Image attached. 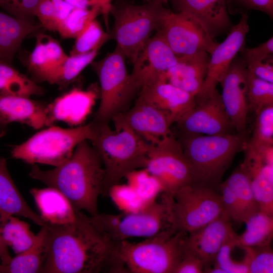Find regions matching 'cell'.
<instances>
[{
  "instance_id": "52a82bcc",
  "label": "cell",
  "mask_w": 273,
  "mask_h": 273,
  "mask_svg": "<svg viewBox=\"0 0 273 273\" xmlns=\"http://www.w3.org/2000/svg\"><path fill=\"white\" fill-rule=\"evenodd\" d=\"M91 217L114 243L132 238H149L175 230L169 197L163 193L160 200H156L138 211L118 214L99 213Z\"/></svg>"
},
{
  "instance_id": "4fadbf2b",
  "label": "cell",
  "mask_w": 273,
  "mask_h": 273,
  "mask_svg": "<svg viewBox=\"0 0 273 273\" xmlns=\"http://www.w3.org/2000/svg\"><path fill=\"white\" fill-rule=\"evenodd\" d=\"M248 20V14H242L239 22L233 26L225 39L218 43L210 55L206 76L200 92L195 97L196 104L216 89L237 54L245 47L249 30Z\"/></svg>"
},
{
  "instance_id": "7a4b0ae2",
  "label": "cell",
  "mask_w": 273,
  "mask_h": 273,
  "mask_svg": "<svg viewBox=\"0 0 273 273\" xmlns=\"http://www.w3.org/2000/svg\"><path fill=\"white\" fill-rule=\"evenodd\" d=\"M29 175L61 192L75 212L98 215V199L103 195L105 172L101 159L88 141L77 145L71 157L55 168L42 170L32 164Z\"/></svg>"
},
{
  "instance_id": "f35d334b",
  "label": "cell",
  "mask_w": 273,
  "mask_h": 273,
  "mask_svg": "<svg viewBox=\"0 0 273 273\" xmlns=\"http://www.w3.org/2000/svg\"><path fill=\"white\" fill-rule=\"evenodd\" d=\"M98 53V51H94L69 55L60 67L53 84L63 86L71 83L87 66L93 63Z\"/></svg>"
},
{
  "instance_id": "8992f818",
  "label": "cell",
  "mask_w": 273,
  "mask_h": 273,
  "mask_svg": "<svg viewBox=\"0 0 273 273\" xmlns=\"http://www.w3.org/2000/svg\"><path fill=\"white\" fill-rule=\"evenodd\" d=\"M167 8L158 2L134 5L124 0L112 3L110 11L114 19L109 32L118 48L132 63L156 30Z\"/></svg>"
},
{
  "instance_id": "836d02e7",
  "label": "cell",
  "mask_w": 273,
  "mask_h": 273,
  "mask_svg": "<svg viewBox=\"0 0 273 273\" xmlns=\"http://www.w3.org/2000/svg\"><path fill=\"white\" fill-rule=\"evenodd\" d=\"M101 14L98 6L88 9L73 8L59 24L57 31L63 38H75Z\"/></svg>"
},
{
  "instance_id": "8d00e7d4",
  "label": "cell",
  "mask_w": 273,
  "mask_h": 273,
  "mask_svg": "<svg viewBox=\"0 0 273 273\" xmlns=\"http://www.w3.org/2000/svg\"><path fill=\"white\" fill-rule=\"evenodd\" d=\"M125 177L127 185L146 205L156 200L157 195L163 193L159 182L144 168L132 171Z\"/></svg>"
},
{
  "instance_id": "ba28073f",
  "label": "cell",
  "mask_w": 273,
  "mask_h": 273,
  "mask_svg": "<svg viewBox=\"0 0 273 273\" xmlns=\"http://www.w3.org/2000/svg\"><path fill=\"white\" fill-rule=\"evenodd\" d=\"M92 133V122L69 128L51 125L14 146L11 155L31 165L40 163L57 167L71 157L78 144L89 141Z\"/></svg>"
},
{
  "instance_id": "44dd1931",
  "label": "cell",
  "mask_w": 273,
  "mask_h": 273,
  "mask_svg": "<svg viewBox=\"0 0 273 273\" xmlns=\"http://www.w3.org/2000/svg\"><path fill=\"white\" fill-rule=\"evenodd\" d=\"M97 86L86 90L74 88L48 105L47 126L57 121L81 125L90 112L99 94Z\"/></svg>"
},
{
  "instance_id": "484cf974",
  "label": "cell",
  "mask_w": 273,
  "mask_h": 273,
  "mask_svg": "<svg viewBox=\"0 0 273 273\" xmlns=\"http://www.w3.org/2000/svg\"><path fill=\"white\" fill-rule=\"evenodd\" d=\"M17 215L43 226L46 222L27 204L8 171L7 161L0 157V219L3 223L10 216Z\"/></svg>"
},
{
  "instance_id": "ac0fdd59",
  "label": "cell",
  "mask_w": 273,
  "mask_h": 273,
  "mask_svg": "<svg viewBox=\"0 0 273 273\" xmlns=\"http://www.w3.org/2000/svg\"><path fill=\"white\" fill-rule=\"evenodd\" d=\"M236 234L231 220L223 212L205 225L188 234L185 249L199 258L206 269L213 263L222 246Z\"/></svg>"
},
{
  "instance_id": "60d3db41",
  "label": "cell",
  "mask_w": 273,
  "mask_h": 273,
  "mask_svg": "<svg viewBox=\"0 0 273 273\" xmlns=\"http://www.w3.org/2000/svg\"><path fill=\"white\" fill-rule=\"evenodd\" d=\"M252 138L248 142L253 145H273V106L255 112Z\"/></svg>"
},
{
  "instance_id": "9c48e42d",
  "label": "cell",
  "mask_w": 273,
  "mask_h": 273,
  "mask_svg": "<svg viewBox=\"0 0 273 273\" xmlns=\"http://www.w3.org/2000/svg\"><path fill=\"white\" fill-rule=\"evenodd\" d=\"M126 57L116 47L93 66L98 77L100 102L93 121L109 123L119 113L128 109V105L139 89L127 72Z\"/></svg>"
},
{
  "instance_id": "74e56055",
  "label": "cell",
  "mask_w": 273,
  "mask_h": 273,
  "mask_svg": "<svg viewBox=\"0 0 273 273\" xmlns=\"http://www.w3.org/2000/svg\"><path fill=\"white\" fill-rule=\"evenodd\" d=\"M246 76L249 109L255 112L273 106V83L258 78L247 69Z\"/></svg>"
},
{
  "instance_id": "5b68a950",
  "label": "cell",
  "mask_w": 273,
  "mask_h": 273,
  "mask_svg": "<svg viewBox=\"0 0 273 273\" xmlns=\"http://www.w3.org/2000/svg\"><path fill=\"white\" fill-rule=\"evenodd\" d=\"M89 141L100 156L104 169L103 196L130 172L144 168L150 144L130 129L112 130L109 123L92 121Z\"/></svg>"
},
{
  "instance_id": "2e32d148",
  "label": "cell",
  "mask_w": 273,
  "mask_h": 273,
  "mask_svg": "<svg viewBox=\"0 0 273 273\" xmlns=\"http://www.w3.org/2000/svg\"><path fill=\"white\" fill-rule=\"evenodd\" d=\"M177 60L165 41L156 32L133 62L130 75L140 91L143 87L161 79Z\"/></svg>"
},
{
  "instance_id": "d6986e66",
  "label": "cell",
  "mask_w": 273,
  "mask_h": 273,
  "mask_svg": "<svg viewBox=\"0 0 273 273\" xmlns=\"http://www.w3.org/2000/svg\"><path fill=\"white\" fill-rule=\"evenodd\" d=\"M173 12L182 13L197 22L214 39L228 32L233 24L225 0H168Z\"/></svg>"
},
{
  "instance_id": "7c38bea8",
  "label": "cell",
  "mask_w": 273,
  "mask_h": 273,
  "mask_svg": "<svg viewBox=\"0 0 273 273\" xmlns=\"http://www.w3.org/2000/svg\"><path fill=\"white\" fill-rule=\"evenodd\" d=\"M156 31L177 58L203 52L210 55L218 43L195 20L167 8Z\"/></svg>"
},
{
  "instance_id": "ffe728a7",
  "label": "cell",
  "mask_w": 273,
  "mask_h": 273,
  "mask_svg": "<svg viewBox=\"0 0 273 273\" xmlns=\"http://www.w3.org/2000/svg\"><path fill=\"white\" fill-rule=\"evenodd\" d=\"M138 98L165 112L172 123L182 119L196 106L195 96L161 79L142 88Z\"/></svg>"
},
{
  "instance_id": "816d5d0a",
  "label": "cell",
  "mask_w": 273,
  "mask_h": 273,
  "mask_svg": "<svg viewBox=\"0 0 273 273\" xmlns=\"http://www.w3.org/2000/svg\"><path fill=\"white\" fill-rule=\"evenodd\" d=\"M73 8L88 9L98 6L96 0H64Z\"/></svg>"
},
{
  "instance_id": "8fae6325",
  "label": "cell",
  "mask_w": 273,
  "mask_h": 273,
  "mask_svg": "<svg viewBox=\"0 0 273 273\" xmlns=\"http://www.w3.org/2000/svg\"><path fill=\"white\" fill-rule=\"evenodd\" d=\"M144 169L159 182L162 193L169 196L192 183L181 145L173 134L150 144Z\"/></svg>"
},
{
  "instance_id": "5bb4252c",
  "label": "cell",
  "mask_w": 273,
  "mask_h": 273,
  "mask_svg": "<svg viewBox=\"0 0 273 273\" xmlns=\"http://www.w3.org/2000/svg\"><path fill=\"white\" fill-rule=\"evenodd\" d=\"M115 130L130 129L150 144L173 134V124L163 111L138 97L133 106L111 119Z\"/></svg>"
},
{
  "instance_id": "30bf717a",
  "label": "cell",
  "mask_w": 273,
  "mask_h": 273,
  "mask_svg": "<svg viewBox=\"0 0 273 273\" xmlns=\"http://www.w3.org/2000/svg\"><path fill=\"white\" fill-rule=\"evenodd\" d=\"M169 197L173 226L187 234L203 227L224 212L220 194L210 188L191 184Z\"/></svg>"
},
{
  "instance_id": "d590c367",
  "label": "cell",
  "mask_w": 273,
  "mask_h": 273,
  "mask_svg": "<svg viewBox=\"0 0 273 273\" xmlns=\"http://www.w3.org/2000/svg\"><path fill=\"white\" fill-rule=\"evenodd\" d=\"M75 39L69 55L99 51L111 38L109 32L105 31L101 24L95 19Z\"/></svg>"
},
{
  "instance_id": "1f68e13d",
  "label": "cell",
  "mask_w": 273,
  "mask_h": 273,
  "mask_svg": "<svg viewBox=\"0 0 273 273\" xmlns=\"http://www.w3.org/2000/svg\"><path fill=\"white\" fill-rule=\"evenodd\" d=\"M233 190L240 207L243 223L260 210L248 178L240 166L225 180Z\"/></svg>"
},
{
  "instance_id": "11a10c76",
  "label": "cell",
  "mask_w": 273,
  "mask_h": 273,
  "mask_svg": "<svg viewBox=\"0 0 273 273\" xmlns=\"http://www.w3.org/2000/svg\"><path fill=\"white\" fill-rule=\"evenodd\" d=\"M0 273H4V267L0 262Z\"/></svg>"
},
{
  "instance_id": "f1b7e54d",
  "label": "cell",
  "mask_w": 273,
  "mask_h": 273,
  "mask_svg": "<svg viewBox=\"0 0 273 273\" xmlns=\"http://www.w3.org/2000/svg\"><path fill=\"white\" fill-rule=\"evenodd\" d=\"M47 237V229L43 225L32 245L12 258L4 273H39L46 257Z\"/></svg>"
},
{
  "instance_id": "f6af8a7d",
  "label": "cell",
  "mask_w": 273,
  "mask_h": 273,
  "mask_svg": "<svg viewBox=\"0 0 273 273\" xmlns=\"http://www.w3.org/2000/svg\"><path fill=\"white\" fill-rule=\"evenodd\" d=\"M39 0H0V7L18 18L31 20Z\"/></svg>"
},
{
  "instance_id": "4316f807",
  "label": "cell",
  "mask_w": 273,
  "mask_h": 273,
  "mask_svg": "<svg viewBox=\"0 0 273 273\" xmlns=\"http://www.w3.org/2000/svg\"><path fill=\"white\" fill-rule=\"evenodd\" d=\"M30 193L45 222L62 224L75 219L76 212L67 198L58 190L49 187L32 188Z\"/></svg>"
},
{
  "instance_id": "f907efd6",
  "label": "cell",
  "mask_w": 273,
  "mask_h": 273,
  "mask_svg": "<svg viewBox=\"0 0 273 273\" xmlns=\"http://www.w3.org/2000/svg\"><path fill=\"white\" fill-rule=\"evenodd\" d=\"M12 257L9 252L8 246L2 236V223L0 219V262L4 267V273L5 268L9 263Z\"/></svg>"
},
{
  "instance_id": "7bdbcfd3",
  "label": "cell",
  "mask_w": 273,
  "mask_h": 273,
  "mask_svg": "<svg viewBox=\"0 0 273 273\" xmlns=\"http://www.w3.org/2000/svg\"><path fill=\"white\" fill-rule=\"evenodd\" d=\"M108 195H110L116 204L124 212L138 211L145 204L140 198L135 191L128 185H121L119 184L113 186L110 189Z\"/></svg>"
},
{
  "instance_id": "603a6c76",
  "label": "cell",
  "mask_w": 273,
  "mask_h": 273,
  "mask_svg": "<svg viewBox=\"0 0 273 273\" xmlns=\"http://www.w3.org/2000/svg\"><path fill=\"white\" fill-rule=\"evenodd\" d=\"M68 56L57 40L47 34L38 33L35 47L28 56L27 66L35 79L53 84Z\"/></svg>"
},
{
  "instance_id": "f5cc1de1",
  "label": "cell",
  "mask_w": 273,
  "mask_h": 273,
  "mask_svg": "<svg viewBox=\"0 0 273 273\" xmlns=\"http://www.w3.org/2000/svg\"><path fill=\"white\" fill-rule=\"evenodd\" d=\"M98 6L100 8L101 14L104 17L106 24L108 22V17L110 14V11L112 4V0H96Z\"/></svg>"
},
{
  "instance_id": "d4e9b609",
  "label": "cell",
  "mask_w": 273,
  "mask_h": 273,
  "mask_svg": "<svg viewBox=\"0 0 273 273\" xmlns=\"http://www.w3.org/2000/svg\"><path fill=\"white\" fill-rule=\"evenodd\" d=\"M209 58V54L204 52L179 57L162 80L196 97L206 77Z\"/></svg>"
},
{
  "instance_id": "ab89813d",
  "label": "cell",
  "mask_w": 273,
  "mask_h": 273,
  "mask_svg": "<svg viewBox=\"0 0 273 273\" xmlns=\"http://www.w3.org/2000/svg\"><path fill=\"white\" fill-rule=\"evenodd\" d=\"M245 255L243 261L248 273H272L273 252L270 244L255 247H243Z\"/></svg>"
},
{
  "instance_id": "b9f144b4",
  "label": "cell",
  "mask_w": 273,
  "mask_h": 273,
  "mask_svg": "<svg viewBox=\"0 0 273 273\" xmlns=\"http://www.w3.org/2000/svg\"><path fill=\"white\" fill-rule=\"evenodd\" d=\"M237 236L230 238L222 246L213 263V267L221 269L223 273H248L243 260L238 262L232 257V252L237 246Z\"/></svg>"
},
{
  "instance_id": "e0dca14e",
  "label": "cell",
  "mask_w": 273,
  "mask_h": 273,
  "mask_svg": "<svg viewBox=\"0 0 273 273\" xmlns=\"http://www.w3.org/2000/svg\"><path fill=\"white\" fill-rule=\"evenodd\" d=\"M247 68L241 58L236 57L220 84L225 110L238 133L246 134L249 109Z\"/></svg>"
},
{
  "instance_id": "6da1fadb",
  "label": "cell",
  "mask_w": 273,
  "mask_h": 273,
  "mask_svg": "<svg viewBox=\"0 0 273 273\" xmlns=\"http://www.w3.org/2000/svg\"><path fill=\"white\" fill-rule=\"evenodd\" d=\"M43 225L47 231V250L39 273L108 272L114 243L91 216L78 211L71 222Z\"/></svg>"
},
{
  "instance_id": "681fc988",
  "label": "cell",
  "mask_w": 273,
  "mask_h": 273,
  "mask_svg": "<svg viewBox=\"0 0 273 273\" xmlns=\"http://www.w3.org/2000/svg\"><path fill=\"white\" fill-rule=\"evenodd\" d=\"M273 59L246 64L247 69L258 78L273 83Z\"/></svg>"
},
{
  "instance_id": "c3c4849f",
  "label": "cell",
  "mask_w": 273,
  "mask_h": 273,
  "mask_svg": "<svg viewBox=\"0 0 273 273\" xmlns=\"http://www.w3.org/2000/svg\"><path fill=\"white\" fill-rule=\"evenodd\" d=\"M205 265L198 257L185 250L183 256L173 271V273H202Z\"/></svg>"
},
{
  "instance_id": "db71d44e",
  "label": "cell",
  "mask_w": 273,
  "mask_h": 273,
  "mask_svg": "<svg viewBox=\"0 0 273 273\" xmlns=\"http://www.w3.org/2000/svg\"><path fill=\"white\" fill-rule=\"evenodd\" d=\"M146 2H158L164 6L168 5V0H145Z\"/></svg>"
},
{
  "instance_id": "d6a6232c",
  "label": "cell",
  "mask_w": 273,
  "mask_h": 273,
  "mask_svg": "<svg viewBox=\"0 0 273 273\" xmlns=\"http://www.w3.org/2000/svg\"><path fill=\"white\" fill-rule=\"evenodd\" d=\"M3 239L17 254L30 247L36 237L25 221L10 216L2 224Z\"/></svg>"
},
{
  "instance_id": "7dc6e473",
  "label": "cell",
  "mask_w": 273,
  "mask_h": 273,
  "mask_svg": "<svg viewBox=\"0 0 273 273\" xmlns=\"http://www.w3.org/2000/svg\"><path fill=\"white\" fill-rule=\"evenodd\" d=\"M245 64L272 58L273 37L254 48H244L240 52Z\"/></svg>"
},
{
  "instance_id": "4dcf8cb0",
  "label": "cell",
  "mask_w": 273,
  "mask_h": 273,
  "mask_svg": "<svg viewBox=\"0 0 273 273\" xmlns=\"http://www.w3.org/2000/svg\"><path fill=\"white\" fill-rule=\"evenodd\" d=\"M245 223V231L237 236V247H255L270 244L273 235V215L259 210Z\"/></svg>"
},
{
  "instance_id": "7402d4cb",
  "label": "cell",
  "mask_w": 273,
  "mask_h": 273,
  "mask_svg": "<svg viewBox=\"0 0 273 273\" xmlns=\"http://www.w3.org/2000/svg\"><path fill=\"white\" fill-rule=\"evenodd\" d=\"M241 167L247 175L260 210L273 215V164L247 141Z\"/></svg>"
},
{
  "instance_id": "f546056e",
  "label": "cell",
  "mask_w": 273,
  "mask_h": 273,
  "mask_svg": "<svg viewBox=\"0 0 273 273\" xmlns=\"http://www.w3.org/2000/svg\"><path fill=\"white\" fill-rule=\"evenodd\" d=\"M43 88L16 70L12 64L0 61V95L30 98L42 95Z\"/></svg>"
},
{
  "instance_id": "ee69618b",
  "label": "cell",
  "mask_w": 273,
  "mask_h": 273,
  "mask_svg": "<svg viewBox=\"0 0 273 273\" xmlns=\"http://www.w3.org/2000/svg\"><path fill=\"white\" fill-rule=\"evenodd\" d=\"M229 13L247 14L250 10L264 13L271 19L273 17V0H225Z\"/></svg>"
},
{
  "instance_id": "9a60e30c",
  "label": "cell",
  "mask_w": 273,
  "mask_h": 273,
  "mask_svg": "<svg viewBox=\"0 0 273 273\" xmlns=\"http://www.w3.org/2000/svg\"><path fill=\"white\" fill-rule=\"evenodd\" d=\"M180 134L217 135L237 132L216 89L209 96L176 123Z\"/></svg>"
},
{
  "instance_id": "cb8c5ba5",
  "label": "cell",
  "mask_w": 273,
  "mask_h": 273,
  "mask_svg": "<svg viewBox=\"0 0 273 273\" xmlns=\"http://www.w3.org/2000/svg\"><path fill=\"white\" fill-rule=\"evenodd\" d=\"M47 119L48 105L30 98L0 95V135L12 122L37 129L47 126Z\"/></svg>"
},
{
  "instance_id": "e575fe53",
  "label": "cell",
  "mask_w": 273,
  "mask_h": 273,
  "mask_svg": "<svg viewBox=\"0 0 273 273\" xmlns=\"http://www.w3.org/2000/svg\"><path fill=\"white\" fill-rule=\"evenodd\" d=\"M73 8L64 0H39L35 16L41 26L51 31H56L60 22Z\"/></svg>"
},
{
  "instance_id": "83f0119b",
  "label": "cell",
  "mask_w": 273,
  "mask_h": 273,
  "mask_svg": "<svg viewBox=\"0 0 273 273\" xmlns=\"http://www.w3.org/2000/svg\"><path fill=\"white\" fill-rule=\"evenodd\" d=\"M39 28L31 20L0 12V61L12 64L25 38Z\"/></svg>"
},
{
  "instance_id": "bcb514c9",
  "label": "cell",
  "mask_w": 273,
  "mask_h": 273,
  "mask_svg": "<svg viewBox=\"0 0 273 273\" xmlns=\"http://www.w3.org/2000/svg\"><path fill=\"white\" fill-rule=\"evenodd\" d=\"M224 212L231 221L238 224L242 223V214L236 196L230 186L225 181H222L218 186Z\"/></svg>"
},
{
  "instance_id": "277c9868",
  "label": "cell",
  "mask_w": 273,
  "mask_h": 273,
  "mask_svg": "<svg viewBox=\"0 0 273 273\" xmlns=\"http://www.w3.org/2000/svg\"><path fill=\"white\" fill-rule=\"evenodd\" d=\"M179 141L190 166L192 184L218 189L237 153L243 150L246 134H180Z\"/></svg>"
},
{
  "instance_id": "3957f363",
  "label": "cell",
  "mask_w": 273,
  "mask_h": 273,
  "mask_svg": "<svg viewBox=\"0 0 273 273\" xmlns=\"http://www.w3.org/2000/svg\"><path fill=\"white\" fill-rule=\"evenodd\" d=\"M188 234L172 230L138 243H114L108 272L173 273L181 259Z\"/></svg>"
}]
</instances>
